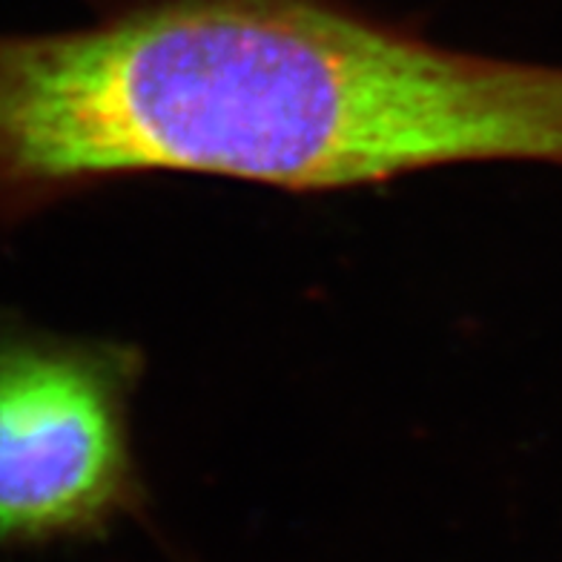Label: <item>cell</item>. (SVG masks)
I'll return each instance as SVG.
<instances>
[{"instance_id":"cell-1","label":"cell","mask_w":562,"mask_h":562,"mask_svg":"<svg viewBox=\"0 0 562 562\" xmlns=\"http://www.w3.org/2000/svg\"><path fill=\"white\" fill-rule=\"evenodd\" d=\"M562 164V69L459 53L350 0H101L0 35V222L133 176L339 193Z\"/></svg>"},{"instance_id":"cell-2","label":"cell","mask_w":562,"mask_h":562,"mask_svg":"<svg viewBox=\"0 0 562 562\" xmlns=\"http://www.w3.org/2000/svg\"><path fill=\"white\" fill-rule=\"evenodd\" d=\"M144 350L0 316V546L101 537L140 503Z\"/></svg>"}]
</instances>
